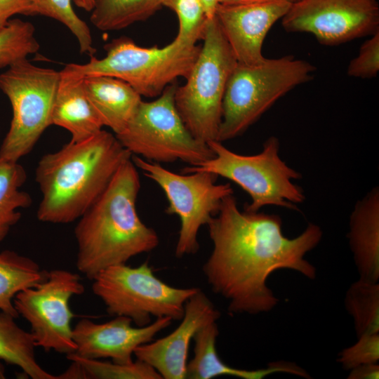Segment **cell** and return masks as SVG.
Segmentation results:
<instances>
[{
	"mask_svg": "<svg viewBox=\"0 0 379 379\" xmlns=\"http://www.w3.org/2000/svg\"><path fill=\"white\" fill-rule=\"evenodd\" d=\"M84 291L79 274L55 269L48 272L44 280L16 294L14 307L29 322L36 347L66 355L75 352L71 326L74 315L69 300Z\"/></svg>",
	"mask_w": 379,
	"mask_h": 379,
	"instance_id": "cell-12",
	"label": "cell"
},
{
	"mask_svg": "<svg viewBox=\"0 0 379 379\" xmlns=\"http://www.w3.org/2000/svg\"><path fill=\"white\" fill-rule=\"evenodd\" d=\"M131 157L115 134L103 129L86 140H70L59 150L44 155L35 171L41 193L37 219L54 224L79 219Z\"/></svg>",
	"mask_w": 379,
	"mask_h": 379,
	"instance_id": "cell-2",
	"label": "cell"
},
{
	"mask_svg": "<svg viewBox=\"0 0 379 379\" xmlns=\"http://www.w3.org/2000/svg\"><path fill=\"white\" fill-rule=\"evenodd\" d=\"M161 3L178 17L179 29L175 41L194 46L197 41L203 39L208 20L199 0H161Z\"/></svg>",
	"mask_w": 379,
	"mask_h": 379,
	"instance_id": "cell-29",
	"label": "cell"
},
{
	"mask_svg": "<svg viewBox=\"0 0 379 379\" xmlns=\"http://www.w3.org/2000/svg\"><path fill=\"white\" fill-rule=\"evenodd\" d=\"M291 3L279 0L218 6L215 16L237 63L253 65L265 59L262 48L267 34Z\"/></svg>",
	"mask_w": 379,
	"mask_h": 379,
	"instance_id": "cell-16",
	"label": "cell"
},
{
	"mask_svg": "<svg viewBox=\"0 0 379 379\" xmlns=\"http://www.w3.org/2000/svg\"><path fill=\"white\" fill-rule=\"evenodd\" d=\"M51 125L69 131L73 142L86 140L102 129L103 124L86 95L83 79L60 74L51 112Z\"/></svg>",
	"mask_w": 379,
	"mask_h": 379,
	"instance_id": "cell-20",
	"label": "cell"
},
{
	"mask_svg": "<svg viewBox=\"0 0 379 379\" xmlns=\"http://www.w3.org/2000/svg\"><path fill=\"white\" fill-rule=\"evenodd\" d=\"M26 179V171L18 162L0 158V242L21 218L19 209L32 204L30 195L20 190Z\"/></svg>",
	"mask_w": 379,
	"mask_h": 379,
	"instance_id": "cell-23",
	"label": "cell"
},
{
	"mask_svg": "<svg viewBox=\"0 0 379 379\" xmlns=\"http://www.w3.org/2000/svg\"><path fill=\"white\" fill-rule=\"evenodd\" d=\"M379 361V333L362 335L353 345L338 354L337 361L343 368L351 370L363 364Z\"/></svg>",
	"mask_w": 379,
	"mask_h": 379,
	"instance_id": "cell-30",
	"label": "cell"
},
{
	"mask_svg": "<svg viewBox=\"0 0 379 379\" xmlns=\"http://www.w3.org/2000/svg\"><path fill=\"white\" fill-rule=\"evenodd\" d=\"M72 365L64 373L57 376L60 378H87L82 366L77 362L72 361Z\"/></svg>",
	"mask_w": 379,
	"mask_h": 379,
	"instance_id": "cell-34",
	"label": "cell"
},
{
	"mask_svg": "<svg viewBox=\"0 0 379 379\" xmlns=\"http://www.w3.org/2000/svg\"><path fill=\"white\" fill-rule=\"evenodd\" d=\"M47 272L28 257L11 250L1 251L0 311L18 318L19 315L13 305L15 296L44 280Z\"/></svg>",
	"mask_w": 379,
	"mask_h": 379,
	"instance_id": "cell-22",
	"label": "cell"
},
{
	"mask_svg": "<svg viewBox=\"0 0 379 379\" xmlns=\"http://www.w3.org/2000/svg\"><path fill=\"white\" fill-rule=\"evenodd\" d=\"M208 144L213 157L185 167L182 173L207 171L232 181L251 198L244 210L256 212L270 205L297 211V204L305 201L302 188L293 182L301 174L280 158L277 137L268 138L262 150L253 155L234 152L218 140Z\"/></svg>",
	"mask_w": 379,
	"mask_h": 379,
	"instance_id": "cell-6",
	"label": "cell"
},
{
	"mask_svg": "<svg viewBox=\"0 0 379 379\" xmlns=\"http://www.w3.org/2000/svg\"><path fill=\"white\" fill-rule=\"evenodd\" d=\"M60 72L22 59L0 74V89L10 100L13 117L0 147V158L18 162L51 125Z\"/></svg>",
	"mask_w": 379,
	"mask_h": 379,
	"instance_id": "cell-10",
	"label": "cell"
},
{
	"mask_svg": "<svg viewBox=\"0 0 379 379\" xmlns=\"http://www.w3.org/2000/svg\"><path fill=\"white\" fill-rule=\"evenodd\" d=\"M32 7V15H41L56 20L65 25L77 38L80 53L93 55L91 30L87 24L74 12L72 0H27Z\"/></svg>",
	"mask_w": 379,
	"mask_h": 379,
	"instance_id": "cell-27",
	"label": "cell"
},
{
	"mask_svg": "<svg viewBox=\"0 0 379 379\" xmlns=\"http://www.w3.org/2000/svg\"><path fill=\"white\" fill-rule=\"evenodd\" d=\"M161 6V0H95L90 21L101 31L119 30L146 20Z\"/></svg>",
	"mask_w": 379,
	"mask_h": 379,
	"instance_id": "cell-24",
	"label": "cell"
},
{
	"mask_svg": "<svg viewBox=\"0 0 379 379\" xmlns=\"http://www.w3.org/2000/svg\"><path fill=\"white\" fill-rule=\"evenodd\" d=\"M131 160L164 192L168 202L166 212L180 218L175 256L196 253L199 229L217 214L223 199L234 194L231 185L217 184L218 176L207 171L177 173L138 156L132 155Z\"/></svg>",
	"mask_w": 379,
	"mask_h": 379,
	"instance_id": "cell-11",
	"label": "cell"
},
{
	"mask_svg": "<svg viewBox=\"0 0 379 379\" xmlns=\"http://www.w3.org/2000/svg\"><path fill=\"white\" fill-rule=\"evenodd\" d=\"M315 67L291 55L266 58L260 63H237L225 91L218 141L243 134L279 98L309 81Z\"/></svg>",
	"mask_w": 379,
	"mask_h": 379,
	"instance_id": "cell-5",
	"label": "cell"
},
{
	"mask_svg": "<svg viewBox=\"0 0 379 379\" xmlns=\"http://www.w3.org/2000/svg\"><path fill=\"white\" fill-rule=\"evenodd\" d=\"M86 95L103 126L121 133L135 113L141 95L128 83L108 76L83 79Z\"/></svg>",
	"mask_w": 379,
	"mask_h": 379,
	"instance_id": "cell-19",
	"label": "cell"
},
{
	"mask_svg": "<svg viewBox=\"0 0 379 379\" xmlns=\"http://www.w3.org/2000/svg\"><path fill=\"white\" fill-rule=\"evenodd\" d=\"M286 32H306L338 45L379 31L377 0H296L281 18Z\"/></svg>",
	"mask_w": 379,
	"mask_h": 379,
	"instance_id": "cell-13",
	"label": "cell"
},
{
	"mask_svg": "<svg viewBox=\"0 0 379 379\" xmlns=\"http://www.w3.org/2000/svg\"><path fill=\"white\" fill-rule=\"evenodd\" d=\"M92 291L112 316L131 319L144 326L152 317L180 320L187 300L199 288H177L157 277L147 262L132 267L124 264L110 266L93 279Z\"/></svg>",
	"mask_w": 379,
	"mask_h": 379,
	"instance_id": "cell-8",
	"label": "cell"
},
{
	"mask_svg": "<svg viewBox=\"0 0 379 379\" xmlns=\"http://www.w3.org/2000/svg\"><path fill=\"white\" fill-rule=\"evenodd\" d=\"M67 358L79 363L87 378L162 379L152 366L138 359L128 364H119L112 361L84 358L74 353L67 355Z\"/></svg>",
	"mask_w": 379,
	"mask_h": 379,
	"instance_id": "cell-28",
	"label": "cell"
},
{
	"mask_svg": "<svg viewBox=\"0 0 379 379\" xmlns=\"http://www.w3.org/2000/svg\"><path fill=\"white\" fill-rule=\"evenodd\" d=\"M348 379H378L379 365L378 363L363 364L350 370Z\"/></svg>",
	"mask_w": 379,
	"mask_h": 379,
	"instance_id": "cell-33",
	"label": "cell"
},
{
	"mask_svg": "<svg viewBox=\"0 0 379 379\" xmlns=\"http://www.w3.org/2000/svg\"><path fill=\"white\" fill-rule=\"evenodd\" d=\"M347 234L359 279L379 280V189L374 187L354 205Z\"/></svg>",
	"mask_w": 379,
	"mask_h": 379,
	"instance_id": "cell-18",
	"label": "cell"
},
{
	"mask_svg": "<svg viewBox=\"0 0 379 379\" xmlns=\"http://www.w3.org/2000/svg\"><path fill=\"white\" fill-rule=\"evenodd\" d=\"M296 1V0H295Z\"/></svg>",
	"mask_w": 379,
	"mask_h": 379,
	"instance_id": "cell-38",
	"label": "cell"
},
{
	"mask_svg": "<svg viewBox=\"0 0 379 379\" xmlns=\"http://www.w3.org/2000/svg\"><path fill=\"white\" fill-rule=\"evenodd\" d=\"M105 49L104 58L91 55L87 63L67 64L60 74L78 79L114 77L128 83L141 96L155 98L178 78L188 77L201 47L173 40L162 48H144L128 37H120L106 44Z\"/></svg>",
	"mask_w": 379,
	"mask_h": 379,
	"instance_id": "cell-4",
	"label": "cell"
},
{
	"mask_svg": "<svg viewBox=\"0 0 379 379\" xmlns=\"http://www.w3.org/2000/svg\"><path fill=\"white\" fill-rule=\"evenodd\" d=\"M205 12L207 20L213 19L215 15L220 0H199Z\"/></svg>",
	"mask_w": 379,
	"mask_h": 379,
	"instance_id": "cell-35",
	"label": "cell"
},
{
	"mask_svg": "<svg viewBox=\"0 0 379 379\" xmlns=\"http://www.w3.org/2000/svg\"><path fill=\"white\" fill-rule=\"evenodd\" d=\"M357 336L379 333V284L359 279L349 287L345 298Z\"/></svg>",
	"mask_w": 379,
	"mask_h": 379,
	"instance_id": "cell-25",
	"label": "cell"
},
{
	"mask_svg": "<svg viewBox=\"0 0 379 379\" xmlns=\"http://www.w3.org/2000/svg\"><path fill=\"white\" fill-rule=\"evenodd\" d=\"M79 7L86 11H91L95 4V0H73Z\"/></svg>",
	"mask_w": 379,
	"mask_h": 379,
	"instance_id": "cell-37",
	"label": "cell"
},
{
	"mask_svg": "<svg viewBox=\"0 0 379 379\" xmlns=\"http://www.w3.org/2000/svg\"><path fill=\"white\" fill-rule=\"evenodd\" d=\"M220 316V312L199 288L186 302L179 326L166 336L139 346L133 354L136 359L152 366L161 378H185L191 340L201 327L217 321Z\"/></svg>",
	"mask_w": 379,
	"mask_h": 379,
	"instance_id": "cell-15",
	"label": "cell"
},
{
	"mask_svg": "<svg viewBox=\"0 0 379 379\" xmlns=\"http://www.w3.org/2000/svg\"><path fill=\"white\" fill-rule=\"evenodd\" d=\"M379 72V31L371 35L360 47L358 55L349 63L348 76L371 78Z\"/></svg>",
	"mask_w": 379,
	"mask_h": 379,
	"instance_id": "cell-31",
	"label": "cell"
},
{
	"mask_svg": "<svg viewBox=\"0 0 379 379\" xmlns=\"http://www.w3.org/2000/svg\"><path fill=\"white\" fill-rule=\"evenodd\" d=\"M15 319L0 312V359L18 366L32 379H57L37 362L32 335L20 328Z\"/></svg>",
	"mask_w": 379,
	"mask_h": 379,
	"instance_id": "cell-21",
	"label": "cell"
},
{
	"mask_svg": "<svg viewBox=\"0 0 379 379\" xmlns=\"http://www.w3.org/2000/svg\"><path fill=\"white\" fill-rule=\"evenodd\" d=\"M279 1V0H220V4L235 5V4L267 2V1ZM287 1L293 2L295 0H287Z\"/></svg>",
	"mask_w": 379,
	"mask_h": 379,
	"instance_id": "cell-36",
	"label": "cell"
},
{
	"mask_svg": "<svg viewBox=\"0 0 379 379\" xmlns=\"http://www.w3.org/2000/svg\"><path fill=\"white\" fill-rule=\"evenodd\" d=\"M219 334L216 321L209 322L201 327L193 337L194 356L187 364L186 376L188 379H211L220 375H232L242 379H262L276 373H286L305 378L309 373L295 363L277 361L267 367L257 370L233 368L224 363L215 347Z\"/></svg>",
	"mask_w": 379,
	"mask_h": 379,
	"instance_id": "cell-17",
	"label": "cell"
},
{
	"mask_svg": "<svg viewBox=\"0 0 379 379\" xmlns=\"http://www.w3.org/2000/svg\"><path fill=\"white\" fill-rule=\"evenodd\" d=\"M172 321L160 317L148 325L133 326L131 319L123 316H116L105 323L82 319L72 330L76 345L74 353L87 359H111L116 363L128 364L133 361L137 347L153 340Z\"/></svg>",
	"mask_w": 379,
	"mask_h": 379,
	"instance_id": "cell-14",
	"label": "cell"
},
{
	"mask_svg": "<svg viewBox=\"0 0 379 379\" xmlns=\"http://www.w3.org/2000/svg\"><path fill=\"white\" fill-rule=\"evenodd\" d=\"M140 188L137 167L131 159L119 167L103 193L79 218L74 228L76 265L88 279L158 246V234L141 220L136 211Z\"/></svg>",
	"mask_w": 379,
	"mask_h": 379,
	"instance_id": "cell-3",
	"label": "cell"
},
{
	"mask_svg": "<svg viewBox=\"0 0 379 379\" xmlns=\"http://www.w3.org/2000/svg\"><path fill=\"white\" fill-rule=\"evenodd\" d=\"M177 85L168 86L151 102L142 101L125 129L115 135L132 155L161 164L177 161L194 166L214 156L208 143L194 138L175 105Z\"/></svg>",
	"mask_w": 379,
	"mask_h": 379,
	"instance_id": "cell-9",
	"label": "cell"
},
{
	"mask_svg": "<svg viewBox=\"0 0 379 379\" xmlns=\"http://www.w3.org/2000/svg\"><path fill=\"white\" fill-rule=\"evenodd\" d=\"M35 28L27 21L11 19L0 31V68L9 67L39 50Z\"/></svg>",
	"mask_w": 379,
	"mask_h": 379,
	"instance_id": "cell-26",
	"label": "cell"
},
{
	"mask_svg": "<svg viewBox=\"0 0 379 379\" xmlns=\"http://www.w3.org/2000/svg\"><path fill=\"white\" fill-rule=\"evenodd\" d=\"M203 40L186 83L176 88L174 100L190 133L208 143L218 140L225 91L237 61L215 16L207 20Z\"/></svg>",
	"mask_w": 379,
	"mask_h": 379,
	"instance_id": "cell-7",
	"label": "cell"
},
{
	"mask_svg": "<svg viewBox=\"0 0 379 379\" xmlns=\"http://www.w3.org/2000/svg\"><path fill=\"white\" fill-rule=\"evenodd\" d=\"M16 14L32 15V7L27 0H0V31Z\"/></svg>",
	"mask_w": 379,
	"mask_h": 379,
	"instance_id": "cell-32",
	"label": "cell"
},
{
	"mask_svg": "<svg viewBox=\"0 0 379 379\" xmlns=\"http://www.w3.org/2000/svg\"><path fill=\"white\" fill-rule=\"evenodd\" d=\"M207 226L213 249L202 270L211 290L227 301L230 313L258 314L272 310L279 299L267 281L277 270L316 277V268L305 258L323 236L314 223H309L298 236L288 238L279 215L241 211L233 194L223 199Z\"/></svg>",
	"mask_w": 379,
	"mask_h": 379,
	"instance_id": "cell-1",
	"label": "cell"
}]
</instances>
